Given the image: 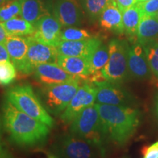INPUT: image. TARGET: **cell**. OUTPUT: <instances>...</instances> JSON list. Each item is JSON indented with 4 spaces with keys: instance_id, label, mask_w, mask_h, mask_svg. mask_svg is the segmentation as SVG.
<instances>
[{
    "instance_id": "1",
    "label": "cell",
    "mask_w": 158,
    "mask_h": 158,
    "mask_svg": "<svg viewBox=\"0 0 158 158\" xmlns=\"http://www.w3.org/2000/svg\"><path fill=\"white\" fill-rule=\"evenodd\" d=\"M3 124L15 145L33 148L44 144L50 127L17 109L5 99L2 106Z\"/></svg>"
},
{
    "instance_id": "2",
    "label": "cell",
    "mask_w": 158,
    "mask_h": 158,
    "mask_svg": "<svg viewBox=\"0 0 158 158\" xmlns=\"http://www.w3.org/2000/svg\"><path fill=\"white\" fill-rule=\"evenodd\" d=\"M106 138L118 146L130 141L140 124L141 113L133 107L97 103Z\"/></svg>"
},
{
    "instance_id": "3",
    "label": "cell",
    "mask_w": 158,
    "mask_h": 158,
    "mask_svg": "<svg viewBox=\"0 0 158 158\" xmlns=\"http://www.w3.org/2000/svg\"><path fill=\"white\" fill-rule=\"evenodd\" d=\"M5 99L17 109L39 120L50 128L54 126V120L35 93L31 85L19 84L10 88L6 92Z\"/></svg>"
},
{
    "instance_id": "4",
    "label": "cell",
    "mask_w": 158,
    "mask_h": 158,
    "mask_svg": "<svg viewBox=\"0 0 158 158\" xmlns=\"http://www.w3.org/2000/svg\"><path fill=\"white\" fill-rule=\"evenodd\" d=\"M70 133L95 144L105 155L104 143L106 138L97 103L84 108L74 118L71 122Z\"/></svg>"
},
{
    "instance_id": "5",
    "label": "cell",
    "mask_w": 158,
    "mask_h": 158,
    "mask_svg": "<svg viewBox=\"0 0 158 158\" xmlns=\"http://www.w3.org/2000/svg\"><path fill=\"white\" fill-rule=\"evenodd\" d=\"M81 79L77 78L61 84L45 85L39 89L40 99L49 114L60 116L81 86Z\"/></svg>"
},
{
    "instance_id": "6",
    "label": "cell",
    "mask_w": 158,
    "mask_h": 158,
    "mask_svg": "<svg viewBox=\"0 0 158 158\" xmlns=\"http://www.w3.org/2000/svg\"><path fill=\"white\" fill-rule=\"evenodd\" d=\"M108 46L109 59L101 70L102 77L108 81L121 84L130 77L128 69L129 45L124 40L113 39Z\"/></svg>"
},
{
    "instance_id": "7",
    "label": "cell",
    "mask_w": 158,
    "mask_h": 158,
    "mask_svg": "<svg viewBox=\"0 0 158 158\" xmlns=\"http://www.w3.org/2000/svg\"><path fill=\"white\" fill-rule=\"evenodd\" d=\"M52 149L58 158H98L104 155L95 144L71 133L59 136Z\"/></svg>"
},
{
    "instance_id": "8",
    "label": "cell",
    "mask_w": 158,
    "mask_h": 158,
    "mask_svg": "<svg viewBox=\"0 0 158 158\" xmlns=\"http://www.w3.org/2000/svg\"><path fill=\"white\" fill-rule=\"evenodd\" d=\"M96 87V102L99 104L133 107L135 103L133 96L120 84L101 81L92 83Z\"/></svg>"
},
{
    "instance_id": "9",
    "label": "cell",
    "mask_w": 158,
    "mask_h": 158,
    "mask_svg": "<svg viewBox=\"0 0 158 158\" xmlns=\"http://www.w3.org/2000/svg\"><path fill=\"white\" fill-rule=\"evenodd\" d=\"M96 94V87L92 82H83L68 107L60 115L61 120L65 124L71 123L84 108L94 104Z\"/></svg>"
},
{
    "instance_id": "10",
    "label": "cell",
    "mask_w": 158,
    "mask_h": 158,
    "mask_svg": "<svg viewBox=\"0 0 158 158\" xmlns=\"http://www.w3.org/2000/svg\"><path fill=\"white\" fill-rule=\"evenodd\" d=\"M10 61L18 71L28 76L34 73L28 62L29 41L28 37L10 36L5 43Z\"/></svg>"
},
{
    "instance_id": "11",
    "label": "cell",
    "mask_w": 158,
    "mask_h": 158,
    "mask_svg": "<svg viewBox=\"0 0 158 158\" xmlns=\"http://www.w3.org/2000/svg\"><path fill=\"white\" fill-rule=\"evenodd\" d=\"M35 32L31 35L38 42L57 47L61 43L62 27L56 18L50 14L41 18L34 25Z\"/></svg>"
},
{
    "instance_id": "12",
    "label": "cell",
    "mask_w": 158,
    "mask_h": 158,
    "mask_svg": "<svg viewBox=\"0 0 158 158\" xmlns=\"http://www.w3.org/2000/svg\"><path fill=\"white\" fill-rule=\"evenodd\" d=\"M53 13L62 27H75L81 25L83 13L77 0H57Z\"/></svg>"
},
{
    "instance_id": "13",
    "label": "cell",
    "mask_w": 158,
    "mask_h": 158,
    "mask_svg": "<svg viewBox=\"0 0 158 158\" xmlns=\"http://www.w3.org/2000/svg\"><path fill=\"white\" fill-rule=\"evenodd\" d=\"M128 69L130 76L137 80L148 79L152 73L148 63L143 46L136 42L129 45L128 49Z\"/></svg>"
},
{
    "instance_id": "14",
    "label": "cell",
    "mask_w": 158,
    "mask_h": 158,
    "mask_svg": "<svg viewBox=\"0 0 158 158\" xmlns=\"http://www.w3.org/2000/svg\"><path fill=\"white\" fill-rule=\"evenodd\" d=\"M28 41L29 48L27 57L29 65L34 71L39 64L56 63L59 55L56 47L40 43L32 36L28 37Z\"/></svg>"
},
{
    "instance_id": "15",
    "label": "cell",
    "mask_w": 158,
    "mask_h": 158,
    "mask_svg": "<svg viewBox=\"0 0 158 158\" xmlns=\"http://www.w3.org/2000/svg\"><path fill=\"white\" fill-rule=\"evenodd\" d=\"M34 77L37 82L43 86L61 84L80 78L69 74L56 63L39 64L34 71Z\"/></svg>"
},
{
    "instance_id": "16",
    "label": "cell",
    "mask_w": 158,
    "mask_h": 158,
    "mask_svg": "<svg viewBox=\"0 0 158 158\" xmlns=\"http://www.w3.org/2000/svg\"><path fill=\"white\" fill-rule=\"evenodd\" d=\"M102 44V41L96 37L79 41H61L56 47L59 55L81 56L90 59L94 51Z\"/></svg>"
},
{
    "instance_id": "17",
    "label": "cell",
    "mask_w": 158,
    "mask_h": 158,
    "mask_svg": "<svg viewBox=\"0 0 158 158\" xmlns=\"http://www.w3.org/2000/svg\"><path fill=\"white\" fill-rule=\"evenodd\" d=\"M56 64L69 74L88 81L92 76L89 59L81 56L58 55Z\"/></svg>"
},
{
    "instance_id": "18",
    "label": "cell",
    "mask_w": 158,
    "mask_h": 158,
    "mask_svg": "<svg viewBox=\"0 0 158 158\" xmlns=\"http://www.w3.org/2000/svg\"><path fill=\"white\" fill-rule=\"evenodd\" d=\"M100 24L106 30L118 35L124 32L122 12L118 8L115 0H110L100 15Z\"/></svg>"
},
{
    "instance_id": "19",
    "label": "cell",
    "mask_w": 158,
    "mask_h": 158,
    "mask_svg": "<svg viewBox=\"0 0 158 158\" xmlns=\"http://www.w3.org/2000/svg\"><path fill=\"white\" fill-rule=\"evenodd\" d=\"M136 39L142 45L158 40L157 14H143L138 27Z\"/></svg>"
},
{
    "instance_id": "20",
    "label": "cell",
    "mask_w": 158,
    "mask_h": 158,
    "mask_svg": "<svg viewBox=\"0 0 158 158\" xmlns=\"http://www.w3.org/2000/svg\"><path fill=\"white\" fill-rule=\"evenodd\" d=\"M21 16L35 25L41 18L49 14L46 3L43 0H21Z\"/></svg>"
},
{
    "instance_id": "21",
    "label": "cell",
    "mask_w": 158,
    "mask_h": 158,
    "mask_svg": "<svg viewBox=\"0 0 158 158\" xmlns=\"http://www.w3.org/2000/svg\"><path fill=\"white\" fill-rule=\"evenodd\" d=\"M143 14V11L138 3L122 12L124 32L130 38L136 37L138 25Z\"/></svg>"
},
{
    "instance_id": "22",
    "label": "cell",
    "mask_w": 158,
    "mask_h": 158,
    "mask_svg": "<svg viewBox=\"0 0 158 158\" xmlns=\"http://www.w3.org/2000/svg\"><path fill=\"white\" fill-rule=\"evenodd\" d=\"M2 24L9 36H31L35 32V26L22 18H13L3 22Z\"/></svg>"
},
{
    "instance_id": "23",
    "label": "cell",
    "mask_w": 158,
    "mask_h": 158,
    "mask_svg": "<svg viewBox=\"0 0 158 158\" xmlns=\"http://www.w3.org/2000/svg\"><path fill=\"white\" fill-rule=\"evenodd\" d=\"M109 59L108 46L102 44L94 51L89 59L92 75L100 72L107 64Z\"/></svg>"
},
{
    "instance_id": "24",
    "label": "cell",
    "mask_w": 158,
    "mask_h": 158,
    "mask_svg": "<svg viewBox=\"0 0 158 158\" xmlns=\"http://www.w3.org/2000/svg\"><path fill=\"white\" fill-rule=\"evenodd\" d=\"M110 0H81L82 7L91 21L100 18Z\"/></svg>"
},
{
    "instance_id": "25",
    "label": "cell",
    "mask_w": 158,
    "mask_h": 158,
    "mask_svg": "<svg viewBox=\"0 0 158 158\" xmlns=\"http://www.w3.org/2000/svg\"><path fill=\"white\" fill-rule=\"evenodd\" d=\"M21 0H9L0 7V22L3 23L21 15Z\"/></svg>"
},
{
    "instance_id": "26",
    "label": "cell",
    "mask_w": 158,
    "mask_h": 158,
    "mask_svg": "<svg viewBox=\"0 0 158 158\" xmlns=\"http://www.w3.org/2000/svg\"><path fill=\"white\" fill-rule=\"evenodd\" d=\"M143 46L152 73L158 81V40L147 43Z\"/></svg>"
},
{
    "instance_id": "27",
    "label": "cell",
    "mask_w": 158,
    "mask_h": 158,
    "mask_svg": "<svg viewBox=\"0 0 158 158\" xmlns=\"http://www.w3.org/2000/svg\"><path fill=\"white\" fill-rule=\"evenodd\" d=\"M16 68L12 62L0 63V85L8 86L16 78Z\"/></svg>"
},
{
    "instance_id": "28",
    "label": "cell",
    "mask_w": 158,
    "mask_h": 158,
    "mask_svg": "<svg viewBox=\"0 0 158 158\" xmlns=\"http://www.w3.org/2000/svg\"><path fill=\"white\" fill-rule=\"evenodd\" d=\"M92 37V35L88 31L76 27H67L61 34L62 41H79Z\"/></svg>"
},
{
    "instance_id": "29",
    "label": "cell",
    "mask_w": 158,
    "mask_h": 158,
    "mask_svg": "<svg viewBox=\"0 0 158 158\" xmlns=\"http://www.w3.org/2000/svg\"><path fill=\"white\" fill-rule=\"evenodd\" d=\"M143 14L156 15L158 13V0H149L144 2H138Z\"/></svg>"
},
{
    "instance_id": "30",
    "label": "cell",
    "mask_w": 158,
    "mask_h": 158,
    "mask_svg": "<svg viewBox=\"0 0 158 158\" xmlns=\"http://www.w3.org/2000/svg\"><path fill=\"white\" fill-rule=\"evenodd\" d=\"M143 158H158V141L142 150Z\"/></svg>"
},
{
    "instance_id": "31",
    "label": "cell",
    "mask_w": 158,
    "mask_h": 158,
    "mask_svg": "<svg viewBox=\"0 0 158 158\" xmlns=\"http://www.w3.org/2000/svg\"><path fill=\"white\" fill-rule=\"evenodd\" d=\"M120 10L123 12L138 3V0H115Z\"/></svg>"
},
{
    "instance_id": "32",
    "label": "cell",
    "mask_w": 158,
    "mask_h": 158,
    "mask_svg": "<svg viewBox=\"0 0 158 158\" xmlns=\"http://www.w3.org/2000/svg\"><path fill=\"white\" fill-rule=\"evenodd\" d=\"M5 62H11L10 58L5 44L0 43V63Z\"/></svg>"
},
{
    "instance_id": "33",
    "label": "cell",
    "mask_w": 158,
    "mask_h": 158,
    "mask_svg": "<svg viewBox=\"0 0 158 158\" xmlns=\"http://www.w3.org/2000/svg\"><path fill=\"white\" fill-rule=\"evenodd\" d=\"M0 158H13L10 152L2 143H0Z\"/></svg>"
},
{
    "instance_id": "34",
    "label": "cell",
    "mask_w": 158,
    "mask_h": 158,
    "mask_svg": "<svg viewBox=\"0 0 158 158\" xmlns=\"http://www.w3.org/2000/svg\"><path fill=\"white\" fill-rule=\"evenodd\" d=\"M8 37L10 36L7 34V31L5 30L2 23L0 22V43L5 44V43L7 40V39L8 38Z\"/></svg>"
},
{
    "instance_id": "35",
    "label": "cell",
    "mask_w": 158,
    "mask_h": 158,
    "mask_svg": "<svg viewBox=\"0 0 158 158\" xmlns=\"http://www.w3.org/2000/svg\"><path fill=\"white\" fill-rule=\"evenodd\" d=\"M2 135V124L1 120H0V143H1Z\"/></svg>"
},
{
    "instance_id": "36",
    "label": "cell",
    "mask_w": 158,
    "mask_h": 158,
    "mask_svg": "<svg viewBox=\"0 0 158 158\" xmlns=\"http://www.w3.org/2000/svg\"><path fill=\"white\" fill-rule=\"evenodd\" d=\"M48 158H58V157H57L56 156H55L54 155H53V154L49 153L48 154Z\"/></svg>"
},
{
    "instance_id": "37",
    "label": "cell",
    "mask_w": 158,
    "mask_h": 158,
    "mask_svg": "<svg viewBox=\"0 0 158 158\" xmlns=\"http://www.w3.org/2000/svg\"><path fill=\"white\" fill-rule=\"evenodd\" d=\"M7 1H8V0H0V7L2 6Z\"/></svg>"
},
{
    "instance_id": "38",
    "label": "cell",
    "mask_w": 158,
    "mask_h": 158,
    "mask_svg": "<svg viewBox=\"0 0 158 158\" xmlns=\"http://www.w3.org/2000/svg\"><path fill=\"white\" fill-rule=\"evenodd\" d=\"M149 1V0H138V2H144Z\"/></svg>"
},
{
    "instance_id": "39",
    "label": "cell",
    "mask_w": 158,
    "mask_h": 158,
    "mask_svg": "<svg viewBox=\"0 0 158 158\" xmlns=\"http://www.w3.org/2000/svg\"><path fill=\"white\" fill-rule=\"evenodd\" d=\"M157 111H158V96H157Z\"/></svg>"
},
{
    "instance_id": "40",
    "label": "cell",
    "mask_w": 158,
    "mask_h": 158,
    "mask_svg": "<svg viewBox=\"0 0 158 158\" xmlns=\"http://www.w3.org/2000/svg\"><path fill=\"white\" fill-rule=\"evenodd\" d=\"M157 16H158V13H157Z\"/></svg>"
},
{
    "instance_id": "41",
    "label": "cell",
    "mask_w": 158,
    "mask_h": 158,
    "mask_svg": "<svg viewBox=\"0 0 158 158\" xmlns=\"http://www.w3.org/2000/svg\"><path fill=\"white\" fill-rule=\"evenodd\" d=\"M8 1H9V0H8Z\"/></svg>"
}]
</instances>
